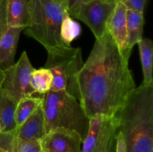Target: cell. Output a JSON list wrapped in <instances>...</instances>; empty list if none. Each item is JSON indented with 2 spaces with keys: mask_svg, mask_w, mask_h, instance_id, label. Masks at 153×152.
<instances>
[{
  "mask_svg": "<svg viewBox=\"0 0 153 152\" xmlns=\"http://www.w3.org/2000/svg\"><path fill=\"white\" fill-rule=\"evenodd\" d=\"M46 134L44 114L41 102L24 123L16 128V135L19 139L40 140Z\"/></svg>",
  "mask_w": 153,
  "mask_h": 152,
  "instance_id": "obj_10",
  "label": "cell"
},
{
  "mask_svg": "<svg viewBox=\"0 0 153 152\" xmlns=\"http://www.w3.org/2000/svg\"><path fill=\"white\" fill-rule=\"evenodd\" d=\"M130 54L120 49L107 30L96 39L78 75L80 100L89 118L98 114L117 116L136 89L128 67Z\"/></svg>",
  "mask_w": 153,
  "mask_h": 152,
  "instance_id": "obj_1",
  "label": "cell"
},
{
  "mask_svg": "<svg viewBox=\"0 0 153 152\" xmlns=\"http://www.w3.org/2000/svg\"><path fill=\"white\" fill-rule=\"evenodd\" d=\"M67 4L61 0H28V19L25 34L40 43L47 53H59L67 48L61 28Z\"/></svg>",
  "mask_w": 153,
  "mask_h": 152,
  "instance_id": "obj_2",
  "label": "cell"
},
{
  "mask_svg": "<svg viewBox=\"0 0 153 152\" xmlns=\"http://www.w3.org/2000/svg\"><path fill=\"white\" fill-rule=\"evenodd\" d=\"M22 27L8 26L0 40V69L5 71L15 63L14 58Z\"/></svg>",
  "mask_w": 153,
  "mask_h": 152,
  "instance_id": "obj_11",
  "label": "cell"
},
{
  "mask_svg": "<svg viewBox=\"0 0 153 152\" xmlns=\"http://www.w3.org/2000/svg\"><path fill=\"white\" fill-rule=\"evenodd\" d=\"M104 1H107V2L111 3V4H117L119 1H121V0H104Z\"/></svg>",
  "mask_w": 153,
  "mask_h": 152,
  "instance_id": "obj_26",
  "label": "cell"
},
{
  "mask_svg": "<svg viewBox=\"0 0 153 152\" xmlns=\"http://www.w3.org/2000/svg\"><path fill=\"white\" fill-rule=\"evenodd\" d=\"M114 152H126L125 140H124L122 133L120 131H118L117 135L116 145H115Z\"/></svg>",
  "mask_w": 153,
  "mask_h": 152,
  "instance_id": "obj_24",
  "label": "cell"
},
{
  "mask_svg": "<svg viewBox=\"0 0 153 152\" xmlns=\"http://www.w3.org/2000/svg\"><path fill=\"white\" fill-rule=\"evenodd\" d=\"M115 5L104 0H91L80 6L76 19L88 25L96 39L100 38L107 31Z\"/></svg>",
  "mask_w": 153,
  "mask_h": 152,
  "instance_id": "obj_7",
  "label": "cell"
},
{
  "mask_svg": "<svg viewBox=\"0 0 153 152\" xmlns=\"http://www.w3.org/2000/svg\"><path fill=\"white\" fill-rule=\"evenodd\" d=\"M83 139L78 133L58 128L40 139V152H81Z\"/></svg>",
  "mask_w": 153,
  "mask_h": 152,
  "instance_id": "obj_8",
  "label": "cell"
},
{
  "mask_svg": "<svg viewBox=\"0 0 153 152\" xmlns=\"http://www.w3.org/2000/svg\"><path fill=\"white\" fill-rule=\"evenodd\" d=\"M61 1H63V2H64V3H65V4H67V2H68L69 0H61Z\"/></svg>",
  "mask_w": 153,
  "mask_h": 152,
  "instance_id": "obj_28",
  "label": "cell"
},
{
  "mask_svg": "<svg viewBox=\"0 0 153 152\" xmlns=\"http://www.w3.org/2000/svg\"><path fill=\"white\" fill-rule=\"evenodd\" d=\"M40 96L46 133L63 128L76 131L84 140L90 118L79 100L63 90H49Z\"/></svg>",
  "mask_w": 153,
  "mask_h": 152,
  "instance_id": "obj_3",
  "label": "cell"
},
{
  "mask_svg": "<svg viewBox=\"0 0 153 152\" xmlns=\"http://www.w3.org/2000/svg\"><path fill=\"white\" fill-rule=\"evenodd\" d=\"M127 49L131 52L134 45L143 38L144 16L143 12L127 9Z\"/></svg>",
  "mask_w": 153,
  "mask_h": 152,
  "instance_id": "obj_12",
  "label": "cell"
},
{
  "mask_svg": "<svg viewBox=\"0 0 153 152\" xmlns=\"http://www.w3.org/2000/svg\"><path fill=\"white\" fill-rule=\"evenodd\" d=\"M91 0H69L67 4V12L72 18L76 19L78 10L82 4L88 2Z\"/></svg>",
  "mask_w": 153,
  "mask_h": 152,
  "instance_id": "obj_22",
  "label": "cell"
},
{
  "mask_svg": "<svg viewBox=\"0 0 153 152\" xmlns=\"http://www.w3.org/2000/svg\"><path fill=\"white\" fill-rule=\"evenodd\" d=\"M81 31L82 30L79 24L73 20L68 12H66L61 28V39L64 44L67 46H71V43L80 35Z\"/></svg>",
  "mask_w": 153,
  "mask_h": 152,
  "instance_id": "obj_18",
  "label": "cell"
},
{
  "mask_svg": "<svg viewBox=\"0 0 153 152\" xmlns=\"http://www.w3.org/2000/svg\"><path fill=\"white\" fill-rule=\"evenodd\" d=\"M2 1H3V0H0V7H1V3H2Z\"/></svg>",
  "mask_w": 153,
  "mask_h": 152,
  "instance_id": "obj_29",
  "label": "cell"
},
{
  "mask_svg": "<svg viewBox=\"0 0 153 152\" xmlns=\"http://www.w3.org/2000/svg\"><path fill=\"white\" fill-rule=\"evenodd\" d=\"M80 48L68 47L59 53H48L45 68L53 75L52 91H65L70 95L80 100L78 75L83 66Z\"/></svg>",
  "mask_w": 153,
  "mask_h": 152,
  "instance_id": "obj_4",
  "label": "cell"
},
{
  "mask_svg": "<svg viewBox=\"0 0 153 152\" xmlns=\"http://www.w3.org/2000/svg\"><path fill=\"white\" fill-rule=\"evenodd\" d=\"M0 152H18L16 128L0 134Z\"/></svg>",
  "mask_w": 153,
  "mask_h": 152,
  "instance_id": "obj_19",
  "label": "cell"
},
{
  "mask_svg": "<svg viewBox=\"0 0 153 152\" xmlns=\"http://www.w3.org/2000/svg\"><path fill=\"white\" fill-rule=\"evenodd\" d=\"M4 72L0 69V86H1V83H2L3 81V79H4Z\"/></svg>",
  "mask_w": 153,
  "mask_h": 152,
  "instance_id": "obj_25",
  "label": "cell"
},
{
  "mask_svg": "<svg viewBox=\"0 0 153 152\" xmlns=\"http://www.w3.org/2000/svg\"><path fill=\"white\" fill-rule=\"evenodd\" d=\"M53 75L49 69L41 67L34 69L31 74V84L35 94L43 95L50 90Z\"/></svg>",
  "mask_w": 153,
  "mask_h": 152,
  "instance_id": "obj_17",
  "label": "cell"
},
{
  "mask_svg": "<svg viewBox=\"0 0 153 152\" xmlns=\"http://www.w3.org/2000/svg\"><path fill=\"white\" fill-rule=\"evenodd\" d=\"M40 140L18 139V152H40Z\"/></svg>",
  "mask_w": 153,
  "mask_h": 152,
  "instance_id": "obj_20",
  "label": "cell"
},
{
  "mask_svg": "<svg viewBox=\"0 0 153 152\" xmlns=\"http://www.w3.org/2000/svg\"><path fill=\"white\" fill-rule=\"evenodd\" d=\"M17 103L8 95L0 89V122L3 126V132L16 128L14 121L15 110Z\"/></svg>",
  "mask_w": 153,
  "mask_h": 152,
  "instance_id": "obj_15",
  "label": "cell"
},
{
  "mask_svg": "<svg viewBox=\"0 0 153 152\" xmlns=\"http://www.w3.org/2000/svg\"><path fill=\"white\" fill-rule=\"evenodd\" d=\"M127 9L126 4L122 1L117 3L109 19L108 30L120 49L131 55V52L127 49Z\"/></svg>",
  "mask_w": 153,
  "mask_h": 152,
  "instance_id": "obj_9",
  "label": "cell"
},
{
  "mask_svg": "<svg viewBox=\"0 0 153 152\" xmlns=\"http://www.w3.org/2000/svg\"><path fill=\"white\" fill-rule=\"evenodd\" d=\"M140 61L143 69V84L146 86H153L152 60H153V43L147 37H143L138 43Z\"/></svg>",
  "mask_w": 153,
  "mask_h": 152,
  "instance_id": "obj_14",
  "label": "cell"
},
{
  "mask_svg": "<svg viewBox=\"0 0 153 152\" xmlns=\"http://www.w3.org/2000/svg\"><path fill=\"white\" fill-rule=\"evenodd\" d=\"M1 132H3V126H2V124H1V122H0V134H1Z\"/></svg>",
  "mask_w": 153,
  "mask_h": 152,
  "instance_id": "obj_27",
  "label": "cell"
},
{
  "mask_svg": "<svg viewBox=\"0 0 153 152\" xmlns=\"http://www.w3.org/2000/svg\"><path fill=\"white\" fill-rule=\"evenodd\" d=\"M118 129L117 116L98 114L91 117L81 152H114Z\"/></svg>",
  "mask_w": 153,
  "mask_h": 152,
  "instance_id": "obj_5",
  "label": "cell"
},
{
  "mask_svg": "<svg viewBox=\"0 0 153 152\" xmlns=\"http://www.w3.org/2000/svg\"><path fill=\"white\" fill-rule=\"evenodd\" d=\"M8 25L7 22V13H6V0H3L0 7V40L7 31Z\"/></svg>",
  "mask_w": 153,
  "mask_h": 152,
  "instance_id": "obj_21",
  "label": "cell"
},
{
  "mask_svg": "<svg viewBox=\"0 0 153 152\" xmlns=\"http://www.w3.org/2000/svg\"><path fill=\"white\" fill-rule=\"evenodd\" d=\"M7 25L25 28L28 19V0H6Z\"/></svg>",
  "mask_w": 153,
  "mask_h": 152,
  "instance_id": "obj_13",
  "label": "cell"
},
{
  "mask_svg": "<svg viewBox=\"0 0 153 152\" xmlns=\"http://www.w3.org/2000/svg\"><path fill=\"white\" fill-rule=\"evenodd\" d=\"M35 69L26 52H23L19 61L4 71V79L0 89L8 94L16 103L35 94L31 84V74Z\"/></svg>",
  "mask_w": 153,
  "mask_h": 152,
  "instance_id": "obj_6",
  "label": "cell"
},
{
  "mask_svg": "<svg viewBox=\"0 0 153 152\" xmlns=\"http://www.w3.org/2000/svg\"><path fill=\"white\" fill-rule=\"evenodd\" d=\"M41 102L42 98L40 95L38 96L31 95L18 101L14 115V121L16 128L24 123V122L32 114L34 110L39 104H41Z\"/></svg>",
  "mask_w": 153,
  "mask_h": 152,
  "instance_id": "obj_16",
  "label": "cell"
},
{
  "mask_svg": "<svg viewBox=\"0 0 153 152\" xmlns=\"http://www.w3.org/2000/svg\"><path fill=\"white\" fill-rule=\"evenodd\" d=\"M128 9L144 12L145 7L148 0H121Z\"/></svg>",
  "mask_w": 153,
  "mask_h": 152,
  "instance_id": "obj_23",
  "label": "cell"
}]
</instances>
